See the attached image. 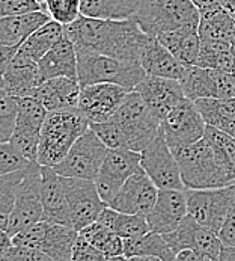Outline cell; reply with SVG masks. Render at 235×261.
I'll use <instances>...</instances> for the list:
<instances>
[{
	"label": "cell",
	"mask_w": 235,
	"mask_h": 261,
	"mask_svg": "<svg viewBox=\"0 0 235 261\" xmlns=\"http://www.w3.org/2000/svg\"><path fill=\"white\" fill-rule=\"evenodd\" d=\"M77 51H92L124 61L139 62L146 34L137 21L131 20H100L81 15L77 21L64 26Z\"/></svg>",
	"instance_id": "1"
},
{
	"label": "cell",
	"mask_w": 235,
	"mask_h": 261,
	"mask_svg": "<svg viewBox=\"0 0 235 261\" xmlns=\"http://www.w3.org/2000/svg\"><path fill=\"white\" fill-rule=\"evenodd\" d=\"M91 128V122L80 109L48 112L39 142L38 163L41 166L54 168L59 165L73 145Z\"/></svg>",
	"instance_id": "2"
},
{
	"label": "cell",
	"mask_w": 235,
	"mask_h": 261,
	"mask_svg": "<svg viewBox=\"0 0 235 261\" xmlns=\"http://www.w3.org/2000/svg\"><path fill=\"white\" fill-rule=\"evenodd\" d=\"M172 151L178 160L186 189L203 190L235 185L229 174L219 165L213 149L205 139Z\"/></svg>",
	"instance_id": "3"
},
{
	"label": "cell",
	"mask_w": 235,
	"mask_h": 261,
	"mask_svg": "<svg viewBox=\"0 0 235 261\" xmlns=\"http://www.w3.org/2000/svg\"><path fill=\"white\" fill-rule=\"evenodd\" d=\"M146 75L139 62L92 51H77V80L81 88L98 83H112L134 91Z\"/></svg>",
	"instance_id": "4"
},
{
	"label": "cell",
	"mask_w": 235,
	"mask_h": 261,
	"mask_svg": "<svg viewBox=\"0 0 235 261\" xmlns=\"http://www.w3.org/2000/svg\"><path fill=\"white\" fill-rule=\"evenodd\" d=\"M143 34L160 35L186 28H199L200 12L192 0H142L134 15Z\"/></svg>",
	"instance_id": "5"
},
{
	"label": "cell",
	"mask_w": 235,
	"mask_h": 261,
	"mask_svg": "<svg viewBox=\"0 0 235 261\" xmlns=\"http://www.w3.org/2000/svg\"><path fill=\"white\" fill-rule=\"evenodd\" d=\"M112 118L124 133L127 149L136 152H142L161 130V121L148 109L136 91L128 92L125 101Z\"/></svg>",
	"instance_id": "6"
},
{
	"label": "cell",
	"mask_w": 235,
	"mask_h": 261,
	"mask_svg": "<svg viewBox=\"0 0 235 261\" xmlns=\"http://www.w3.org/2000/svg\"><path fill=\"white\" fill-rule=\"evenodd\" d=\"M78 231L68 225L41 221L12 237L14 246L38 249L54 261H71Z\"/></svg>",
	"instance_id": "7"
},
{
	"label": "cell",
	"mask_w": 235,
	"mask_h": 261,
	"mask_svg": "<svg viewBox=\"0 0 235 261\" xmlns=\"http://www.w3.org/2000/svg\"><path fill=\"white\" fill-rule=\"evenodd\" d=\"M109 148L103 141L89 128L70 149L67 157L53 169L65 178H80L95 181L103 166Z\"/></svg>",
	"instance_id": "8"
},
{
	"label": "cell",
	"mask_w": 235,
	"mask_h": 261,
	"mask_svg": "<svg viewBox=\"0 0 235 261\" xmlns=\"http://www.w3.org/2000/svg\"><path fill=\"white\" fill-rule=\"evenodd\" d=\"M41 165L34 163L20 186L17 187L15 202L8 218L6 232L14 237L20 231L44 221L42 193H41Z\"/></svg>",
	"instance_id": "9"
},
{
	"label": "cell",
	"mask_w": 235,
	"mask_h": 261,
	"mask_svg": "<svg viewBox=\"0 0 235 261\" xmlns=\"http://www.w3.org/2000/svg\"><path fill=\"white\" fill-rule=\"evenodd\" d=\"M189 216L197 224L219 234L226 218L235 208V185L220 189L186 190Z\"/></svg>",
	"instance_id": "10"
},
{
	"label": "cell",
	"mask_w": 235,
	"mask_h": 261,
	"mask_svg": "<svg viewBox=\"0 0 235 261\" xmlns=\"http://www.w3.org/2000/svg\"><path fill=\"white\" fill-rule=\"evenodd\" d=\"M140 155L142 169L154 181L158 190H187L181 178L178 160L167 145L163 130H160L158 136Z\"/></svg>",
	"instance_id": "11"
},
{
	"label": "cell",
	"mask_w": 235,
	"mask_h": 261,
	"mask_svg": "<svg viewBox=\"0 0 235 261\" xmlns=\"http://www.w3.org/2000/svg\"><path fill=\"white\" fill-rule=\"evenodd\" d=\"M161 130L170 149H178L203 139L207 124L195 101L184 98L161 121Z\"/></svg>",
	"instance_id": "12"
},
{
	"label": "cell",
	"mask_w": 235,
	"mask_h": 261,
	"mask_svg": "<svg viewBox=\"0 0 235 261\" xmlns=\"http://www.w3.org/2000/svg\"><path fill=\"white\" fill-rule=\"evenodd\" d=\"M140 160V152L131 149L119 148L107 151L98 177L94 181L100 196L107 205L116 198L127 180L131 175H134L139 169H142Z\"/></svg>",
	"instance_id": "13"
},
{
	"label": "cell",
	"mask_w": 235,
	"mask_h": 261,
	"mask_svg": "<svg viewBox=\"0 0 235 261\" xmlns=\"http://www.w3.org/2000/svg\"><path fill=\"white\" fill-rule=\"evenodd\" d=\"M61 178L67 196L71 225L76 231L80 232L83 228L98 221L107 204L100 196L94 181L65 177Z\"/></svg>",
	"instance_id": "14"
},
{
	"label": "cell",
	"mask_w": 235,
	"mask_h": 261,
	"mask_svg": "<svg viewBox=\"0 0 235 261\" xmlns=\"http://www.w3.org/2000/svg\"><path fill=\"white\" fill-rule=\"evenodd\" d=\"M128 92L131 91L112 83L84 86L81 88L78 109L91 124L106 122L119 111Z\"/></svg>",
	"instance_id": "15"
},
{
	"label": "cell",
	"mask_w": 235,
	"mask_h": 261,
	"mask_svg": "<svg viewBox=\"0 0 235 261\" xmlns=\"http://www.w3.org/2000/svg\"><path fill=\"white\" fill-rule=\"evenodd\" d=\"M158 187L143 169H139L122 186L116 198L109 204L119 213L148 216L158 198Z\"/></svg>",
	"instance_id": "16"
},
{
	"label": "cell",
	"mask_w": 235,
	"mask_h": 261,
	"mask_svg": "<svg viewBox=\"0 0 235 261\" xmlns=\"http://www.w3.org/2000/svg\"><path fill=\"white\" fill-rule=\"evenodd\" d=\"M163 237L166 239V242L175 254L186 249H192L219 258L225 248L217 232L197 224L190 216H187L175 231L164 234Z\"/></svg>",
	"instance_id": "17"
},
{
	"label": "cell",
	"mask_w": 235,
	"mask_h": 261,
	"mask_svg": "<svg viewBox=\"0 0 235 261\" xmlns=\"http://www.w3.org/2000/svg\"><path fill=\"white\" fill-rule=\"evenodd\" d=\"M134 91L142 97L148 109L160 121H163L167 113L186 98L183 86L178 80L156 75H146Z\"/></svg>",
	"instance_id": "18"
},
{
	"label": "cell",
	"mask_w": 235,
	"mask_h": 261,
	"mask_svg": "<svg viewBox=\"0 0 235 261\" xmlns=\"http://www.w3.org/2000/svg\"><path fill=\"white\" fill-rule=\"evenodd\" d=\"M2 92L15 98L34 97L37 89L44 83L38 62L20 51L6 70L2 71Z\"/></svg>",
	"instance_id": "19"
},
{
	"label": "cell",
	"mask_w": 235,
	"mask_h": 261,
	"mask_svg": "<svg viewBox=\"0 0 235 261\" xmlns=\"http://www.w3.org/2000/svg\"><path fill=\"white\" fill-rule=\"evenodd\" d=\"M189 216L186 190H160L156 205L146 216L151 229L158 234L175 231Z\"/></svg>",
	"instance_id": "20"
},
{
	"label": "cell",
	"mask_w": 235,
	"mask_h": 261,
	"mask_svg": "<svg viewBox=\"0 0 235 261\" xmlns=\"http://www.w3.org/2000/svg\"><path fill=\"white\" fill-rule=\"evenodd\" d=\"M139 64L148 75L173 79L178 82L183 79L187 70V67L181 64L157 38L150 35L142 45Z\"/></svg>",
	"instance_id": "21"
},
{
	"label": "cell",
	"mask_w": 235,
	"mask_h": 261,
	"mask_svg": "<svg viewBox=\"0 0 235 261\" xmlns=\"http://www.w3.org/2000/svg\"><path fill=\"white\" fill-rule=\"evenodd\" d=\"M41 178L44 221L73 226L61 175L50 166H41Z\"/></svg>",
	"instance_id": "22"
},
{
	"label": "cell",
	"mask_w": 235,
	"mask_h": 261,
	"mask_svg": "<svg viewBox=\"0 0 235 261\" xmlns=\"http://www.w3.org/2000/svg\"><path fill=\"white\" fill-rule=\"evenodd\" d=\"M81 86L78 80L70 77H56L45 80L35 92V98L39 100L48 112L77 109L80 101Z\"/></svg>",
	"instance_id": "23"
},
{
	"label": "cell",
	"mask_w": 235,
	"mask_h": 261,
	"mask_svg": "<svg viewBox=\"0 0 235 261\" xmlns=\"http://www.w3.org/2000/svg\"><path fill=\"white\" fill-rule=\"evenodd\" d=\"M42 80L70 77L77 80V50L74 44L64 37L38 62Z\"/></svg>",
	"instance_id": "24"
},
{
	"label": "cell",
	"mask_w": 235,
	"mask_h": 261,
	"mask_svg": "<svg viewBox=\"0 0 235 261\" xmlns=\"http://www.w3.org/2000/svg\"><path fill=\"white\" fill-rule=\"evenodd\" d=\"M50 20V15L44 11L15 17H3L0 20V44L5 47L20 48L27 38Z\"/></svg>",
	"instance_id": "25"
},
{
	"label": "cell",
	"mask_w": 235,
	"mask_h": 261,
	"mask_svg": "<svg viewBox=\"0 0 235 261\" xmlns=\"http://www.w3.org/2000/svg\"><path fill=\"white\" fill-rule=\"evenodd\" d=\"M197 32L202 42H225L232 45L235 39V17L225 6L207 11L200 14Z\"/></svg>",
	"instance_id": "26"
},
{
	"label": "cell",
	"mask_w": 235,
	"mask_h": 261,
	"mask_svg": "<svg viewBox=\"0 0 235 261\" xmlns=\"http://www.w3.org/2000/svg\"><path fill=\"white\" fill-rule=\"evenodd\" d=\"M157 39L186 67L196 65L202 47L197 28H186L166 32Z\"/></svg>",
	"instance_id": "27"
},
{
	"label": "cell",
	"mask_w": 235,
	"mask_h": 261,
	"mask_svg": "<svg viewBox=\"0 0 235 261\" xmlns=\"http://www.w3.org/2000/svg\"><path fill=\"white\" fill-rule=\"evenodd\" d=\"M186 98L197 101L202 98H219V77L217 70H207L197 65L187 67L180 80Z\"/></svg>",
	"instance_id": "28"
},
{
	"label": "cell",
	"mask_w": 235,
	"mask_h": 261,
	"mask_svg": "<svg viewBox=\"0 0 235 261\" xmlns=\"http://www.w3.org/2000/svg\"><path fill=\"white\" fill-rule=\"evenodd\" d=\"M124 255L127 258L133 257H156L163 261H175L177 254L169 246L163 234L150 231L145 236L124 240Z\"/></svg>",
	"instance_id": "29"
},
{
	"label": "cell",
	"mask_w": 235,
	"mask_h": 261,
	"mask_svg": "<svg viewBox=\"0 0 235 261\" xmlns=\"http://www.w3.org/2000/svg\"><path fill=\"white\" fill-rule=\"evenodd\" d=\"M142 0H81V15L100 20H131Z\"/></svg>",
	"instance_id": "30"
},
{
	"label": "cell",
	"mask_w": 235,
	"mask_h": 261,
	"mask_svg": "<svg viewBox=\"0 0 235 261\" xmlns=\"http://www.w3.org/2000/svg\"><path fill=\"white\" fill-rule=\"evenodd\" d=\"M207 125L231 133L235 127V98H202L195 101Z\"/></svg>",
	"instance_id": "31"
},
{
	"label": "cell",
	"mask_w": 235,
	"mask_h": 261,
	"mask_svg": "<svg viewBox=\"0 0 235 261\" xmlns=\"http://www.w3.org/2000/svg\"><path fill=\"white\" fill-rule=\"evenodd\" d=\"M64 37H65V28L57 21L50 20L42 28H39L35 34L27 38L18 51L31 58L32 61L39 62Z\"/></svg>",
	"instance_id": "32"
},
{
	"label": "cell",
	"mask_w": 235,
	"mask_h": 261,
	"mask_svg": "<svg viewBox=\"0 0 235 261\" xmlns=\"http://www.w3.org/2000/svg\"><path fill=\"white\" fill-rule=\"evenodd\" d=\"M98 222L112 228L124 240L140 237V236H145L150 231H153L146 216L119 213L109 205L103 210L101 216L98 218Z\"/></svg>",
	"instance_id": "33"
},
{
	"label": "cell",
	"mask_w": 235,
	"mask_h": 261,
	"mask_svg": "<svg viewBox=\"0 0 235 261\" xmlns=\"http://www.w3.org/2000/svg\"><path fill=\"white\" fill-rule=\"evenodd\" d=\"M78 234L86 242H89L94 248L103 252L107 258L124 255V239L119 237L112 228L98 221L83 228Z\"/></svg>",
	"instance_id": "34"
},
{
	"label": "cell",
	"mask_w": 235,
	"mask_h": 261,
	"mask_svg": "<svg viewBox=\"0 0 235 261\" xmlns=\"http://www.w3.org/2000/svg\"><path fill=\"white\" fill-rule=\"evenodd\" d=\"M197 67L207 70H217L223 73L235 71V55L231 44L225 42H202L200 55L196 62Z\"/></svg>",
	"instance_id": "35"
},
{
	"label": "cell",
	"mask_w": 235,
	"mask_h": 261,
	"mask_svg": "<svg viewBox=\"0 0 235 261\" xmlns=\"http://www.w3.org/2000/svg\"><path fill=\"white\" fill-rule=\"evenodd\" d=\"M203 139L211 147L219 165L235 181V139L226 132L207 125Z\"/></svg>",
	"instance_id": "36"
},
{
	"label": "cell",
	"mask_w": 235,
	"mask_h": 261,
	"mask_svg": "<svg viewBox=\"0 0 235 261\" xmlns=\"http://www.w3.org/2000/svg\"><path fill=\"white\" fill-rule=\"evenodd\" d=\"M27 169L0 177V228H2V231H6L8 218H9L14 202H15L17 187L20 186V183L26 177Z\"/></svg>",
	"instance_id": "37"
},
{
	"label": "cell",
	"mask_w": 235,
	"mask_h": 261,
	"mask_svg": "<svg viewBox=\"0 0 235 261\" xmlns=\"http://www.w3.org/2000/svg\"><path fill=\"white\" fill-rule=\"evenodd\" d=\"M48 111L35 97L18 98V119L17 127L41 132Z\"/></svg>",
	"instance_id": "38"
},
{
	"label": "cell",
	"mask_w": 235,
	"mask_h": 261,
	"mask_svg": "<svg viewBox=\"0 0 235 261\" xmlns=\"http://www.w3.org/2000/svg\"><path fill=\"white\" fill-rule=\"evenodd\" d=\"M45 11L53 21L68 26L81 17V0H45Z\"/></svg>",
	"instance_id": "39"
},
{
	"label": "cell",
	"mask_w": 235,
	"mask_h": 261,
	"mask_svg": "<svg viewBox=\"0 0 235 261\" xmlns=\"http://www.w3.org/2000/svg\"><path fill=\"white\" fill-rule=\"evenodd\" d=\"M18 119V98L2 92L0 97V144L11 141Z\"/></svg>",
	"instance_id": "40"
},
{
	"label": "cell",
	"mask_w": 235,
	"mask_h": 261,
	"mask_svg": "<svg viewBox=\"0 0 235 261\" xmlns=\"http://www.w3.org/2000/svg\"><path fill=\"white\" fill-rule=\"evenodd\" d=\"M39 142H41V132L29 130L23 127H15V132L9 141V144L17 148L27 160L38 163Z\"/></svg>",
	"instance_id": "41"
},
{
	"label": "cell",
	"mask_w": 235,
	"mask_h": 261,
	"mask_svg": "<svg viewBox=\"0 0 235 261\" xmlns=\"http://www.w3.org/2000/svg\"><path fill=\"white\" fill-rule=\"evenodd\" d=\"M35 162L27 160L20 151L14 148L9 142L0 144V177L14 174L18 171H24L32 166Z\"/></svg>",
	"instance_id": "42"
},
{
	"label": "cell",
	"mask_w": 235,
	"mask_h": 261,
	"mask_svg": "<svg viewBox=\"0 0 235 261\" xmlns=\"http://www.w3.org/2000/svg\"><path fill=\"white\" fill-rule=\"evenodd\" d=\"M91 128L95 132V135L103 141V144L109 149H127V142H125L124 133L113 118H110L106 122L91 124Z\"/></svg>",
	"instance_id": "43"
},
{
	"label": "cell",
	"mask_w": 235,
	"mask_h": 261,
	"mask_svg": "<svg viewBox=\"0 0 235 261\" xmlns=\"http://www.w3.org/2000/svg\"><path fill=\"white\" fill-rule=\"evenodd\" d=\"M38 11H45V8L38 0H0V15L3 17H15L32 14Z\"/></svg>",
	"instance_id": "44"
},
{
	"label": "cell",
	"mask_w": 235,
	"mask_h": 261,
	"mask_svg": "<svg viewBox=\"0 0 235 261\" xmlns=\"http://www.w3.org/2000/svg\"><path fill=\"white\" fill-rule=\"evenodd\" d=\"M0 261H54L50 255L38 249L31 248H18L14 246L0 255Z\"/></svg>",
	"instance_id": "45"
},
{
	"label": "cell",
	"mask_w": 235,
	"mask_h": 261,
	"mask_svg": "<svg viewBox=\"0 0 235 261\" xmlns=\"http://www.w3.org/2000/svg\"><path fill=\"white\" fill-rule=\"evenodd\" d=\"M106 255L100 252L97 248H94L89 242H86L78 234V240L74 246L73 260L71 261H106Z\"/></svg>",
	"instance_id": "46"
},
{
	"label": "cell",
	"mask_w": 235,
	"mask_h": 261,
	"mask_svg": "<svg viewBox=\"0 0 235 261\" xmlns=\"http://www.w3.org/2000/svg\"><path fill=\"white\" fill-rule=\"evenodd\" d=\"M219 237L226 248H235V208L226 218L223 226L219 231Z\"/></svg>",
	"instance_id": "47"
},
{
	"label": "cell",
	"mask_w": 235,
	"mask_h": 261,
	"mask_svg": "<svg viewBox=\"0 0 235 261\" xmlns=\"http://www.w3.org/2000/svg\"><path fill=\"white\" fill-rule=\"evenodd\" d=\"M175 261H219V258H214V257L203 254V252L186 249V251H181L177 254V260Z\"/></svg>",
	"instance_id": "48"
},
{
	"label": "cell",
	"mask_w": 235,
	"mask_h": 261,
	"mask_svg": "<svg viewBox=\"0 0 235 261\" xmlns=\"http://www.w3.org/2000/svg\"><path fill=\"white\" fill-rule=\"evenodd\" d=\"M192 3L199 9L200 14L216 9L219 6H223V0H192Z\"/></svg>",
	"instance_id": "49"
},
{
	"label": "cell",
	"mask_w": 235,
	"mask_h": 261,
	"mask_svg": "<svg viewBox=\"0 0 235 261\" xmlns=\"http://www.w3.org/2000/svg\"><path fill=\"white\" fill-rule=\"evenodd\" d=\"M219 261H235V248H223Z\"/></svg>",
	"instance_id": "50"
},
{
	"label": "cell",
	"mask_w": 235,
	"mask_h": 261,
	"mask_svg": "<svg viewBox=\"0 0 235 261\" xmlns=\"http://www.w3.org/2000/svg\"><path fill=\"white\" fill-rule=\"evenodd\" d=\"M223 6L235 17V0H223Z\"/></svg>",
	"instance_id": "51"
},
{
	"label": "cell",
	"mask_w": 235,
	"mask_h": 261,
	"mask_svg": "<svg viewBox=\"0 0 235 261\" xmlns=\"http://www.w3.org/2000/svg\"><path fill=\"white\" fill-rule=\"evenodd\" d=\"M130 261H163V260L156 258V257H133V258H130Z\"/></svg>",
	"instance_id": "52"
},
{
	"label": "cell",
	"mask_w": 235,
	"mask_h": 261,
	"mask_svg": "<svg viewBox=\"0 0 235 261\" xmlns=\"http://www.w3.org/2000/svg\"><path fill=\"white\" fill-rule=\"evenodd\" d=\"M106 261H130V258H127L125 255H118V257H109L106 258Z\"/></svg>",
	"instance_id": "53"
},
{
	"label": "cell",
	"mask_w": 235,
	"mask_h": 261,
	"mask_svg": "<svg viewBox=\"0 0 235 261\" xmlns=\"http://www.w3.org/2000/svg\"><path fill=\"white\" fill-rule=\"evenodd\" d=\"M38 2L42 5V6H44V8H45V0H38Z\"/></svg>",
	"instance_id": "54"
},
{
	"label": "cell",
	"mask_w": 235,
	"mask_h": 261,
	"mask_svg": "<svg viewBox=\"0 0 235 261\" xmlns=\"http://www.w3.org/2000/svg\"><path fill=\"white\" fill-rule=\"evenodd\" d=\"M229 135H231V136H232V138H234V139H235V127H234V130H232V132H231Z\"/></svg>",
	"instance_id": "55"
},
{
	"label": "cell",
	"mask_w": 235,
	"mask_h": 261,
	"mask_svg": "<svg viewBox=\"0 0 235 261\" xmlns=\"http://www.w3.org/2000/svg\"><path fill=\"white\" fill-rule=\"evenodd\" d=\"M231 47H232V51H234V55H235V39H234V42H232V45H231Z\"/></svg>",
	"instance_id": "56"
},
{
	"label": "cell",
	"mask_w": 235,
	"mask_h": 261,
	"mask_svg": "<svg viewBox=\"0 0 235 261\" xmlns=\"http://www.w3.org/2000/svg\"><path fill=\"white\" fill-rule=\"evenodd\" d=\"M232 75H234V80H235V71H234V73H232Z\"/></svg>",
	"instance_id": "57"
}]
</instances>
